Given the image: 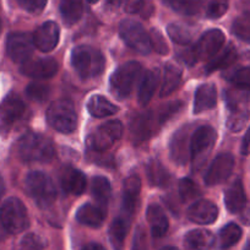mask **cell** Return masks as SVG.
I'll use <instances>...</instances> for the list:
<instances>
[{"label": "cell", "instance_id": "6da1fadb", "mask_svg": "<svg viewBox=\"0 0 250 250\" xmlns=\"http://www.w3.org/2000/svg\"><path fill=\"white\" fill-rule=\"evenodd\" d=\"M71 64L80 78L92 79L103 73L105 60L97 48L79 45L71 53Z\"/></svg>", "mask_w": 250, "mask_h": 250}, {"label": "cell", "instance_id": "7a4b0ae2", "mask_svg": "<svg viewBox=\"0 0 250 250\" xmlns=\"http://www.w3.org/2000/svg\"><path fill=\"white\" fill-rule=\"evenodd\" d=\"M19 156L25 162H48L54 157V146L45 136L36 133L25 134L19 140Z\"/></svg>", "mask_w": 250, "mask_h": 250}, {"label": "cell", "instance_id": "3957f363", "mask_svg": "<svg viewBox=\"0 0 250 250\" xmlns=\"http://www.w3.org/2000/svg\"><path fill=\"white\" fill-rule=\"evenodd\" d=\"M26 191L40 208H49L57 199L52 178L43 172H31L25 180Z\"/></svg>", "mask_w": 250, "mask_h": 250}, {"label": "cell", "instance_id": "277c9868", "mask_svg": "<svg viewBox=\"0 0 250 250\" xmlns=\"http://www.w3.org/2000/svg\"><path fill=\"white\" fill-rule=\"evenodd\" d=\"M217 134L212 126L204 125L193 133L190 141V156L193 169L200 170L215 146Z\"/></svg>", "mask_w": 250, "mask_h": 250}, {"label": "cell", "instance_id": "5b68a950", "mask_svg": "<svg viewBox=\"0 0 250 250\" xmlns=\"http://www.w3.org/2000/svg\"><path fill=\"white\" fill-rule=\"evenodd\" d=\"M47 120L57 131L70 134L78 126V115L73 103L65 100L53 102L47 110Z\"/></svg>", "mask_w": 250, "mask_h": 250}, {"label": "cell", "instance_id": "8992f818", "mask_svg": "<svg viewBox=\"0 0 250 250\" xmlns=\"http://www.w3.org/2000/svg\"><path fill=\"white\" fill-rule=\"evenodd\" d=\"M0 222L11 234L23 232L28 227L30 220L22 201L18 198H9L0 208Z\"/></svg>", "mask_w": 250, "mask_h": 250}, {"label": "cell", "instance_id": "52a82bcc", "mask_svg": "<svg viewBox=\"0 0 250 250\" xmlns=\"http://www.w3.org/2000/svg\"><path fill=\"white\" fill-rule=\"evenodd\" d=\"M141 74V65L136 62H125L110 78V88L117 97L125 98L130 95Z\"/></svg>", "mask_w": 250, "mask_h": 250}, {"label": "cell", "instance_id": "ba28073f", "mask_svg": "<svg viewBox=\"0 0 250 250\" xmlns=\"http://www.w3.org/2000/svg\"><path fill=\"white\" fill-rule=\"evenodd\" d=\"M119 35L131 49L140 54H148L151 50L150 35L143 25L134 20H124L119 25Z\"/></svg>", "mask_w": 250, "mask_h": 250}, {"label": "cell", "instance_id": "9c48e42d", "mask_svg": "<svg viewBox=\"0 0 250 250\" xmlns=\"http://www.w3.org/2000/svg\"><path fill=\"white\" fill-rule=\"evenodd\" d=\"M165 123L166 122L161 114L160 109H157L156 112L153 110V112L139 115L138 118L134 119L130 126L131 138H133L134 144H140L155 135L158 128H161Z\"/></svg>", "mask_w": 250, "mask_h": 250}, {"label": "cell", "instance_id": "30bf717a", "mask_svg": "<svg viewBox=\"0 0 250 250\" xmlns=\"http://www.w3.org/2000/svg\"><path fill=\"white\" fill-rule=\"evenodd\" d=\"M123 135V125L119 120L104 123L88 138V145L97 152H103L112 147L113 144Z\"/></svg>", "mask_w": 250, "mask_h": 250}, {"label": "cell", "instance_id": "8fae6325", "mask_svg": "<svg viewBox=\"0 0 250 250\" xmlns=\"http://www.w3.org/2000/svg\"><path fill=\"white\" fill-rule=\"evenodd\" d=\"M23 112L25 104L18 96L10 95L0 103V135H8Z\"/></svg>", "mask_w": 250, "mask_h": 250}, {"label": "cell", "instance_id": "7c38bea8", "mask_svg": "<svg viewBox=\"0 0 250 250\" xmlns=\"http://www.w3.org/2000/svg\"><path fill=\"white\" fill-rule=\"evenodd\" d=\"M33 47H35L33 37L28 33H11L6 41V53L13 62L20 64L30 60L33 53Z\"/></svg>", "mask_w": 250, "mask_h": 250}, {"label": "cell", "instance_id": "4fadbf2b", "mask_svg": "<svg viewBox=\"0 0 250 250\" xmlns=\"http://www.w3.org/2000/svg\"><path fill=\"white\" fill-rule=\"evenodd\" d=\"M234 168V158L230 153H221L213 160L205 175V183L213 187L223 183L229 178Z\"/></svg>", "mask_w": 250, "mask_h": 250}, {"label": "cell", "instance_id": "5bb4252c", "mask_svg": "<svg viewBox=\"0 0 250 250\" xmlns=\"http://www.w3.org/2000/svg\"><path fill=\"white\" fill-rule=\"evenodd\" d=\"M226 37L221 30H210L204 33L199 40L194 52L198 59L211 60L225 44Z\"/></svg>", "mask_w": 250, "mask_h": 250}, {"label": "cell", "instance_id": "9a60e30c", "mask_svg": "<svg viewBox=\"0 0 250 250\" xmlns=\"http://www.w3.org/2000/svg\"><path fill=\"white\" fill-rule=\"evenodd\" d=\"M58 62L53 58L27 60L21 65V73L33 79H49L57 74Z\"/></svg>", "mask_w": 250, "mask_h": 250}, {"label": "cell", "instance_id": "2e32d148", "mask_svg": "<svg viewBox=\"0 0 250 250\" xmlns=\"http://www.w3.org/2000/svg\"><path fill=\"white\" fill-rule=\"evenodd\" d=\"M59 26L53 21H47L36 30L33 35V43L41 52L48 53L57 47L59 42Z\"/></svg>", "mask_w": 250, "mask_h": 250}, {"label": "cell", "instance_id": "e0dca14e", "mask_svg": "<svg viewBox=\"0 0 250 250\" xmlns=\"http://www.w3.org/2000/svg\"><path fill=\"white\" fill-rule=\"evenodd\" d=\"M218 208L212 201L199 200L195 201L188 210V217L199 225H210L217 220Z\"/></svg>", "mask_w": 250, "mask_h": 250}, {"label": "cell", "instance_id": "ac0fdd59", "mask_svg": "<svg viewBox=\"0 0 250 250\" xmlns=\"http://www.w3.org/2000/svg\"><path fill=\"white\" fill-rule=\"evenodd\" d=\"M190 141L189 128H182L174 134L170 143V157L178 165H185L190 156Z\"/></svg>", "mask_w": 250, "mask_h": 250}, {"label": "cell", "instance_id": "d6986e66", "mask_svg": "<svg viewBox=\"0 0 250 250\" xmlns=\"http://www.w3.org/2000/svg\"><path fill=\"white\" fill-rule=\"evenodd\" d=\"M141 191V179L138 175H130L124 182L123 190V211L125 216L130 217L138 206L139 196Z\"/></svg>", "mask_w": 250, "mask_h": 250}, {"label": "cell", "instance_id": "ffe728a7", "mask_svg": "<svg viewBox=\"0 0 250 250\" xmlns=\"http://www.w3.org/2000/svg\"><path fill=\"white\" fill-rule=\"evenodd\" d=\"M60 184L66 193L81 195L86 189V177L81 170L65 168L60 174Z\"/></svg>", "mask_w": 250, "mask_h": 250}, {"label": "cell", "instance_id": "44dd1931", "mask_svg": "<svg viewBox=\"0 0 250 250\" xmlns=\"http://www.w3.org/2000/svg\"><path fill=\"white\" fill-rule=\"evenodd\" d=\"M225 204L230 213H238L244 210L245 204H247V195H245L242 180L237 179L227 188L225 193Z\"/></svg>", "mask_w": 250, "mask_h": 250}, {"label": "cell", "instance_id": "7402d4cb", "mask_svg": "<svg viewBox=\"0 0 250 250\" xmlns=\"http://www.w3.org/2000/svg\"><path fill=\"white\" fill-rule=\"evenodd\" d=\"M217 103V90L212 83H204L198 87L194 100V113L200 114L205 110L212 109Z\"/></svg>", "mask_w": 250, "mask_h": 250}, {"label": "cell", "instance_id": "603a6c76", "mask_svg": "<svg viewBox=\"0 0 250 250\" xmlns=\"http://www.w3.org/2000/svg\"><path fill=\"white\" fill-rule=\"evenodd\" d=\"M104 208H100V206H95L92 204H85L81 206L76 212V220L83 225L88 226V227H100L105 220Z\"/></svg>", "mask_w": 250, "mask_h": 250}, {"label": "cell", "instance_id": "cb8c5ba5", "mask_svg": "<svg viewBox=\"0 0 250 250\" xmlns=\"http://www.w3.org/2000/svg\"><path fill=\"white\" fill-rule=\"evenodd\" d=\"M146 216H147V221L150 223L151 233L153 237H163L168 230V218L163 208L157 204H151L148 205Z\"/></svg>", "mask_w": 250, "mask_h": 250}, {"label": "cell", "instance_id": "d4e9b609", "mask_svg": "<svg viewBox=\"0 0 250 250\" xmlns=\"http://www.w3.org/2000/svg\"><path fill=\"white\" fill-rule=\"evenodd\" d=\"M184 244L189 250H210L215 244V237L210 230L194 229L187 233Z\"/></svg>", "mask_w": 250, "mask_h": 250}, {"label": "cell", "instance_id": "484cf974", "mask_svg": "<svg viewBox=\"0 0 250 250\" xmlns=\"http://www.w3.org/2000/svg\"><path fill=\"white\" fill-rule=\"evenodd\" d=\"M87 110L92 117L104 118L118 112V107L103 96L95 95L88 100Z\"/></svg>", "mask_w": 250, "mask_h": 250}, {"label": "cell", "instance_id": "4316f807", "mask_svg": "<svg viewBox=\"0 0 250 250\" xmlns=\"http://www.w3.org/2000/svg\"><path fill=\"white\" fill-rule=\"evenodd\" d=\"M182 83V70L173 64H167L163 74V83L161 86V97L169 96Z\"/></svg>", "mask_w": 250, "mask_h": 250}, {"label": "cell", "instance_id": "83f0119b", "mask_svg": "<svg viewBox=\"0 0 250 250\" xmlns=\"http://www.w3.org/2000/svg\"><path fill=\"white\" fill-rule=\"evenodd\" d=\"M158 85V73L155 70L146 71L145 75L143 76L140 87H139L138 98L141 105H146L152 98L156 88Z\"/></svg>", "mask_w": 250, "mask_h": 250}, {"label": "cell", "instance_id": "f1b7e54d", "mask_svg": "<svg viewBox=\"0 0 250 250\" xmlns=\"http://www.w3.org/2000/svg\"><path fill=\"white\" fill-rule=\"evenodd\" d=\"M129 220L126 217H118L109 227V239L115 250H122L124 240L129 230Z\"/></svg>", "mask_w": 250, "mask_h": 250}, {"label": "cell", "instance_id": "f546056e", "mask_svg": "<svg viewBox=\"0 0 250 250\" xmlns=\"http://www.w3.org/2000/svg\"><path fill=\"white\" fill-rule=\"evenodd\" d=\"M146 174H147L148 182L155 187H166L170 179L167 168L157 160L150 161L146 165Z\"/></svg>", "mask_w": 250, "mask_h": 250}, {"label": "cell", "instance_id": "4dcf8cb0", "mask_svg": "<svg viewBox=\"0 0 250 250\" xmlns=\"http://www.w3.org/2000/svg\"><path fill=\"white\" fill-rule=\"evenodd\" d=\"M83 0H60V14L66 25H74L83 16Z\"/></svg>", "mask_w": 250, "mask_h": 250}, {"label": "cell", "instance_id": "1f68e13d", "mask_svg": "<svg viewBox=\"0 0 250 250\" xmlns=\"http://www.w3.org/2000/svg\"><path fill=\"white\" fill-rule=\"evenodd\" d=\"M237 60V50L233 45H228L226 47L217 57H213L208 64V73H212V71L220 70V69L228 68Z\"/></svg>", "mask_w": 250, "mask_h": 250}, {"label": "cell", "instance_id": "d6a6232c", "mask_svg": "<svg viewBox=\"0 0 250 250\" xmlns=\"http://www.w3.org/2000/svg\"><path fill=\"white\" fill-rule=\"evenodd\" d=\"M165 3L182 15H196L203 8V0H165Z\"/></svg>", "mask_w": 250, "mask_h": 250}, {"label": "cell", "instance_id": "836d02e7", "mask_svg": "<svg viewBox=\"0 0 250 250\" xmlns=\"http://www.w3.org/2000/svg\"><path fill=\"white\" fill-rule=\"evenodd\" d=\"M92 195L101 205H105L110 198V193H112V188H110V183L107 178L104 177H96L92 180Z\"/></svg>", "mask_w": 250, "mask_h": 250}, {"label": "cell", "instance_id": "e575fe53", "mask_svg": "<svg viewBox=\"0 0 250 250\" xmlns=\"http://www.w3.org/2000/svg\"><path fill=\"white\" fill-rule=\"evenodd\" d=\"M240 238H242V228L235 223H228L220 232L221 247L225 249L233 247L239 242Z\"/></svg>", "mask_w": 250, "mask_h": 250}, {"label": "cell", "instance_id": "d590c367", "mask_svg": "<svg viewBox=\"0 0 250 250\" xmlns=\"http://www.w3.org/2000/svg\"><path fill=\"white\" fill-rule=\"evenodd\" d=\"M167 33L170 40L174 41L178 44H189L193 41V33L187 26L180 23H170L167 27Z\"/></svg>", "mask_w": 250, "mask_h": 250}, {"label": "cell", "instance_id": "8d00e7d4", "mask_svg": "<svg viewBox=\"0 0 250 250\" xmlns=\"http://www.w3.org/2000/svg\"><path fill=\"white\" fill-rule=\"evenodd\" d=\"M248 120H249V112L244 107L233 108L230 109V114L228 117L227 126L230 131L238 133L244 128Z\"/></svg>", "mask_w": 250, "mask_h": 250}, {"label": "cell", "instance_id": "74e56055", "mask_svg": "<svg viewBox=\"0 0 250 250\" xmlns=\"http://www.w3.org/2000/svg\"><path fill=\"white\" fill-rule=\"evenodd\" d=\"M232 32L240 41L250 43V13H244L235 19L232 26Z\"/></svg>", "mask_w": 250, "mask_h": 250}, {"label": "cell", "instance_id": "f35d334b", "mask_svg": "<svg viewBox=\"0 0 250 250\" xmlns=\"http://www.w3.org/2000/svg\"><path fill=\"white\" fill-rule=\"evenodd\" d=\"M229 81L235 88L250 91V68H240L235 70L230 75Z\"/></svg>", "mask_w": 250, "mask_h": 250}, {"label": "cell", "instance_id": "ab89813d", "mask_svg": "<svg viewBox=\"0 0 250 250\" xmlns=\"http://www.w3.org/2000/svg\"><path fill=\"white\" fill-rule=\"evenodd\" d=\"M179 194L184 201H190L200 195V189L193 180L185 178L179 182Z\"/></svg>", "mask_w": 250, "mask_h": 250}, {"label": "cell", "instance_id": "60d3db41", "mask_svg": "<svg viewBox=\"0 0 250 250\" xmlns=\"http://www.w3.org/2000/svg\"><path fill=\"white\" fill-rule=\"evenodd\" d=\"M26 93H27L28 97L33 101H37V102H42L45 98L49 96L50 88L48 85L40 83H30L26 88Z\"/></svg>", "mask_w": 250, "mask_h": 250}, {"label": "cell", "instance_id": "b9f144b4", "mask_svg": "<svg viewBox=\"0 0 250 250\" xmlns=\"http://www.w3.org/2000/svg\"><path fill=\"white\" fill-rule=\"evenodd\" d=\"M228 9V0H211L206 10L208 19H220Z\"/></svg>", "mask_w": 250, "mask_h": 250}, {"label": "cell", "instance_id": "7bdbcfd3", "mask_svg": "<svg viewBox=\"0 0 250 250\" xmlns=\"http://www.w3.org/2000/svg\"><path fill=\"white\" fill-rule=\"evenodd\" d=\"M45 242L43 238L35 233L26 234L21 240V250H42L44 248Z\"/></svg>", "mask_w": 250, "mask_h": 250}, {"label": "cell", "instance_id": "ee69618b", "mask_svg": "<svg viewBox=\"0 0 250 250\" xmlns=\"http://www.w3.org/2000/svg\"><path fill=\"white\" fill-rule=\"evenodd\" d=\"M150 43H151V49L157 52L158 54H167L168 53V44L165 41V37L162 33L158 30H152L150 33Z\"/></svg>", "mask_w": 250, "mask_h": 250}, {"label": "cell", "instance_id": "f6af8a7d", "mask_svg": "<svg viewBox=\"0 0 250 250\" xmlns=\"http://www.w3.org/2000/svg\"><path fill=\"white\" fill-rule=\"evenodd\" d=\"M16 3L27 13L40 14L47 5V0H16Z\"/></svg>", "mask_w": 250, "mask_h": 250}, {"label": "cell", "instance_id": "bcb514c9", "mask_svg": "<svg viewBox=\"0 0 250 250\" xmlns=\"http://www.w3.org/2000/svg\"><path fill=\"white\" fill-rule=\"evenodd\" d=\"M131 250H146V234L143 227H138L136 229Z\"/></svg>", "mask_w": 250, "mask_h": 250}, {"label": "cell", "instance_id": "7dc6e473", "mask_svg": "<svg viewBox=\"0 0 250 250\" xmlns=\"http://www.w3.org/2000/svg\"><path fill=\"white\" fill-rule=\"evenodd\" d=\"M144 4L145 1L144 0H126L125 1V11L129 14H136L139 11L143 10Z\"/></svg>", "mask_w": 250, "mask_h": 250}, {"label": "cell", "instance_id": "c3c4849f", "mask_svg": "<svg viewBox=\"0 0 250 250\" xmlns=\"http://www.w3.org/2000/svg\"><path fill=\"white\" fill-rule=\"evenodd\" d=\"M240 152H242V155H244V156L250 155V128L248 129L247 134H245L244 139H243V141H242Z\"/></svg>", "mask_w": 250, "mask_h": 250}, {"label": "cell", "instance_id": "681fc988", "mask_svg": "<svg viewBox=\"0 0 250 250\" xmlns=\"http://www.w3.org/2000/svg\"><path fill=\"white\" fill-rule=\"evenodd\" d=\"M83 250H105V249L102 247V245L98 244V243H90V244H87L86 247H83Z\"/></svg>", "mask_w": 250, "mask_h": 250}, {"label": "cell", "instance_id": "f907efd6", "mask_svg": "<svg viewBox=\"0 0 250 250\" xmlns=\"http://www.w3.org/2000/svg\"><path fill=\"white\" fill-rule=\"evenodd\" d=\"M242 220L244 221L245 225H250V211H247L244 216H242Z\"/></svg>", "mask_w": 250, "mask_h": 250}, {"label": "cell", "instance_id": "816d5d0a", "mask_svg": "<svg viewBox=\"0 0 250 250\" xmlns=\"http://www.w3.org/2000/svg\"><path fill=\"white\" fill-rule=\"evenodd\" d=\"M107 3H108V5L113 6V8H117V6L122 3V0H108Z\"/></svg>", "mask_w": 250, "mask_h": 250}, {"label": "cell", "instance_id": "f5cc1de1", "mask_svg": "<svg viewBox=\"0 0 250 250\" xmlns=\"http://www.w3.org/2000/svg\"><path fill=\"white\" fill-rule=\"evenodd\" d=\"M3 193H4V184H3V180L0 179V198H1Z\"/></svg>", "mask_w": 250, "mask_h": 250}, {"label": "cell", "instance_id": "db71d44e", "mask_svg": "<svg viewBox=\"0 0 250 250\" xmlns=\"http://www.w3.org/2000/svg\"><path fill=\"white\" fill-rule=\"evenodd\" d=\"M162 250H178L177 248H174V247H167V248H165V249H162Z\"/></svg>", "mask_w": 250, "mask_h": 250}, {"label": "cell", "instance_id": "11a10c76", "mask_svg": "<svg viewBox=\"0 0 250 250\" xmlns=\"http://www.w3.org/2000/svg\"><path fill=\"white\" fill-rule=\"evenodd\" d=\"M244 250H250V242L245 245V249Z\"/></svg>", "mask_w": 250, "mask_h": 250}, {"label": "cell", "instance_id": "9f6ffc18", "mask_svg": "<svg viewBox=\"0 0 250 250\" xmlns=\"http://www.w3.org/2000/svg\"><path fill=\"white\" fill-rule=\"evenodd\" d=\"M88 3H91V4H95V3H97L98 0H87Z\"/></svg>", "mask_w": 250, "mask_h": 250}, {"label": "cell", "instance_id": "6f0895ef", "mask_svg": "<svg viewBox=\"0 0 250 250\" xmlns=\"http://www.w3.org/2000/svg\"><path fill=\"white\" fill-rule=\"evenodd\" d=\"M0 33H1V22H0Z\"/></svg>", "mask_w": 250, "mask_h": 250}]
</instances>
